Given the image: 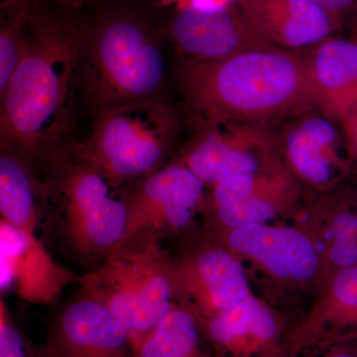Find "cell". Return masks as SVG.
<instances>
[{
    "label": "cell",
    "instance_id": "cell-4",
    "mask_svg": "<svg viewBox=\"0 0 357 357\" xmlns=\"http://www.w3.org/2000/svg\"><path fill=\"white\" fill-rule=\"evenodd\" d=\"M46 164V217L53 222L65 250L77 261L96 267L126 236L128 189L77 159L68 146L56 152Z\"/></svg>",
    "mask_w": 357,
    "mask_h": 357
},
{
    "label": "cell",
    "instance_id": "cell-28",
    "mask_svg": "<svg viewBox=\"0 0 357 357\" xmlns=\"http://www.w3.org/2000/svg\"><path fill=\"white\" fill-rule=\"evenodd\" d=\"M234 1L236 0H189L185 7H195V8L199 9H218L234 4Z\"/></svg>",
    "mask_w": 357,
    "mask_h": 357
},
{
    "label": "cell",
    "instance_id": "cell-16",
    "mask_svg": "<svg viewBox=\"0 0 357 357\" xmlns=\"http://www.w3.org/2000/svg\"><path fill=\"white\" fill-rule=\"evenodd\" d=\"M32 164L1 147L0 154V215L14 227L36 234L46 217L49 187L35 174Z\"/></svg>",
    "mask_w": 357,
    "mask_h": 357
},
{
    "label": "cell",
    "instance_id": "cell-5",
    "mask_svg": "<svg viewBox=\"0 0 357 357\" xmlns=\"http://www.w3.org/2000/svg\"><path fill=\"white\" fill-rule=\"evenodd\" d=\"M174 270L160 236L141 231L122 239L102 261L79 276V296L107 307L133 340L146 335L174 305Z\"/></svg>",
    "mask_w": 357,
    "mask_h": 357
},
{
    "label": "cell",
    "instance_id": "cell-17",
    "mask_svg": "<svg viewBox=\"0 0 357 357\" xmlns=\"http://www.w3.org/2000/svg\"><path fill=\"white\" fill-rule=\"evenodd\" d=\"M194 274L204 299L218 312L236 307L249 298L243 267L222 249L202 252L195 262Z\"/></svg>",
    "mask_w": 357,
    "mask_h": 357
},
{
    "label": "cell",
    "instance_id": "cell-26",
    "mask_svg": "<svg viewBox=\"0 0 357 357\" xmlns=\"http://www.w3.org/2000/svg\"><path fill=\"white\" fill-rule=\"evenodd\" d=\"M36 3L44 4L46 1H54L58 4L60 9L74 13L75 11L83 9L86 6H100L107 0H34Z\"/></svg>",
    "mask_w": 357,
    "mask_h": 357
},
{
    "label": "cell",
    "instance_id": "cell-6",
    "mask_svg": "<svg viewBox=\"0 0 357 357\" xmlns=\"http://www.w3.org/2000/svg\"><path fill=\"white\" fill-rule=\"evenodd\" d=\"M177 130L176 112L161 100L126 103L96 114L88 139L70 152L126 187L163 168Z\"/></svg>",
    "mask_w": 357,
    "mask_h": 357
},
{
    "label": "cell",
    "instance_id": "cell-18",
    "mask_svg": "<svg viewBox=\"0 0 357 357\" xmlns=\"http://www.w3.org/2000/svg\"><path fill=\"white\" fill-rule=\"evenodd\" d=\"M218 220L229 227L266 222L276 213L274 204L259 195L255 175L234 176L213 185Z\"/></svg>",
    "mask_w": 357,
    "mask_h": 357
},
{
    "label": "cell",
    "instance_id": "cell-19",
    "mask_svg": "<svg viewBox=\"0 0 357 357\" xmlns=\"http://www.w3.org/2000/svg\"><path fill=\"white\" fill-rule=\"evenodd\" d=\"M198 338L192 314L173 306L150 332L133 340L134 357H192Z\"/></svg>",
    "mask_w": 357,
    "mask_h": 357
},
{
    "label": "cell",
    "instance_id": "cell-10",
    "mask_svg": "<svg viewBox=\"0 0 357 357\" xmlns=\"http://www.w3.org/2000/svg\"><path fill=\"white\" fill-rule=\"evenodd\" d=\"M0 288L35 305H55L79 276L56 261L36 234L0 218Z\"/></svg>",
    "mask_w": 357,
    "mask_h": 357
},
{
    "label": "cell",
    "instance_id": "cell-1",
    "mask_svg": "<svg viewBox=\"0 0 357 357\" xmlns=\"http://www.w3.org/2000/svg\"><path fill=\"white\" fill-rule=\"evenodd\" d=\"M81 22L73 13L35 6L22 53L1 100V147L33 166L46 163L72 128Z\"/></svg>",
    "mask_w": 357,
    "mask_h": 357
},
{
    "label": "cell",
    "instance_id": "cell-20",
    "mask_svg": "<svg viewBox=\"0 0 357 357\" xmlns=\"http://www.w3.org/2000/svg\"><path fill=\"white\" fill-rule=\"evenodd\" d=\"M208 335L218 344H229L237 338L251 335L262 340L276 335V321L267 307L255 298L218 312L208 324Z\"/></svg>",
    "mask_w": 357,
    "mask_h": 357
},
{
    "label": "cell",
    "instance_id": "cell-21",
    "mask_svg": "<svg viewBox=\"0 0 357 357\" xmlns=\"http://www.w3.org/2000/svg\"><path fill=\"white\" fill-rule=\"evenodd\" d=\"M35 6L2 14L4 20L0 30V96L6 91L20 62L28 21Z\"/></svg>",
    "mask_w": 357,
    "mask_h": 357
},
{
    "label": "cell",
    "instance_id": "cell-22",
    "mask_svg": "<svg viewBox=\"0 0 357 357\" xmlns=\"http://www.w3.org/2000/svg\"><path fill=\"white\" fill-rule=\"evenodd\" d=\"M0 357H45L21 331L3 300L0 301Z\"/></svg>",
    "mask_w": 357,
    "mask_h": 357
},
{
    "label": "cell",
    "instance_id": "cell-2",
    "mask_svg": "<svg viewBox=\"0 0 357 357\" xmlns=\"http://www.w3.org/2000/svg\"><path fill=\"white\" fill-rule=\"evenodd\" d=\"M176 77L199 122H265L321 109L302 52L258 49L217 61L184 57Z\"/></svg>",
    "mask_w": 357,
    "mask_h": 357
},
{
    "label": "cell",
    "instance_id": "cell-14",
    "mask_svg": "<svg viewBox=\"0 0 357 357\" xmlns=\"http://www.w3.org/2000/svg\"><path fill=\"white\" fill-rule=\"evenodd\" d=\"M229 241L232 248L252 256L281 278L292 276L296 280H307L318 266L314 246L296 229L255 223L232 230Z\"/></svg>",
    "mask_w": 357,
    "mask_h": 357
},
{
    "label": "cell",
    "instance_id": "cell-12",
    "mask_svg": "<svg viewBox=\"0 0 357 357\" xmlns=\"http://www.w3.org/2000/svg\"><path fill=\"white\" fill-rule=\"evenodd\" d=\"M248 24L277 48L302 52L332 37L340 18L314 0H236Z\"/></svg>",
    "mask_w": 357,
    "mask_h": 357
},
{
    "label": "cell",
    "instance_id": "cell-9",
    "mask_svg": "<svg viewBox=\"0 0 357 357\" xmlns=\"http://www.w3.org/2000/svg\"><path fill=\"white\" fill-rule=\"evenodd\" d=\"M45 357H134L133 338L105 306L79 296L47 324Z\"/></svg>",
    "mask_w": 357,
    "mask_h": 357
},
{
    "label": "cell",
    "instance_id": "cell-13",
    "mask_svg": "<svg viewBox=\"0 0 357 357\" xmlns=\"http://www.w3.org/2000/svg\"><path fill=\"white\" fill-rule=\"evenodd\" d=\"M274 130L277 146L301 177L316 185L330 182L337 149L347 139L335 117L321 109H310L283 119Z\"/></svg>",
    "mask_w": 357,
    "mask_h": 357
},
{
    "label": "cell",
    "instance_id": "cell-27",
    "mask_svg": "<svg viewBox=\"0 0 357 357\" xmlns=\"http://www.w3.org/2000/svg\"><path fill=\"white\" fill-rule=\"evenodd\" d=\"M314 1L340 18L342 14L347 13L354 7L357 0H314Z\"/></svg>",
    "mask_w": 357,
    "mask_h": 357
},
{
    "label": "cell",
    "instance_id": "cell-15",
    "mask_svg": "<svg viewBox=\"0 0 357 357\" xmlns=\"http://www.w3.org/2000/svg\"><path fill=\"white\" fill-rule=\"evenodd\" d=\"M302 54L321 109L337 119L357 102V41L328 37Z\"/></svg>",
    "mask_w": 357,
    "mask_h": 357
},
{
    "label": "cell",
    "instance_id": "cell-24",
    "mask_svg": "<svg viewBox=\"0 0 357 357\" xmlns=\"http://www.w3.org/2000/svg\"><path fill=\"white\" fill-rule=\"evenodd\" d=\"M333 293L340 302L357 309V267L345 268L337 274Z\"/></svg>",
    "mask_w": 357,
    "mask_h": 357
},
{
    "label": "cell",
    "instance_id": "cell-29",
    "mask_svg": "<svg viewBox=\"0 0 357 357\" xmlns=\"http://www.w3.org/2000/svg\"><path fill=\"white\" fill-rule=\"evenodd\" d=\"M335 357H354L351 354H347V352H342V354H338Z\"/></svg>",
    "mask_w": 357,
    "mask_h": 357
},
{
    "label": "cell",
    "instance_id": "cell-7",
    "mask_svg": "<svg viewBox=\"0 0 357 357\" xmlns=\"http://www.w3.org/2000/svg\"><path fill=\"white\" fill-rule=\"evenodd\" d=\"M277 146L274 128L265 122H201L184 164L204 184L255 175L262 154Z\"/></svg>",
    "mask_w": 357,
    "mask_h": 357
},
{
    "label": "cell",
    "instance_id": "cell-11",
    "mask_svg": "<svg viewBox=\"0 0 357 357\" xmlns=\"http://www.w3.org/2000/svg\"><path fill=\"white\" fill-rule=\"evenodd\" d=\"M168 34L184 57L198 61L222 60L243 52L277 48L251 29L236 3L218 9H178Z\"/></svg>",
    "mask_w": 357,
    "mask_h": 357
},
{
    "label": "cell",
    "instance_id": "cell-8",
    "mask_svg": "<svg viewBox=\"0 0 357 357\" xmlns=\"http://www.w3.org/2000/svg\"><path fill=\"white\" fill-rule=\"evenodd\" d=\"M204 183L184 163L163 167L126 190L128 227L123 239L141 231L161 236L184 229L204 197Z\"/></svg>",
    "mask_w": 357,
    "mask_h": 357
},
{
    "label": "cell",
    "instance_id": "cell-3",
    "mask_svg": "<svg viewBox=\"0 0 357 357\" xmlns=\"http://www.w3.org/2000/svg\"><path fill=\"white\" fill-rule=\"evenodd\" d=\"M165 81L160 35L146 15L112 7L81 22L76 89L96 114L159 100Z\"/></svg>",
    "mask_w": 357,
    "mask_h": 357
},
{
    "label": "cell",
    "instance_id": "cell-23",
    "mask_svg": "<svg viewBox=\"0 0 357 357\" xmlns=\"http://www.w3.org/2000/svg\"><path fill=\"white\" fill-rule=\"evenodd\" d=\"M335 246L331 258L340 267H354L357 263V217L349 213L338 215L333 222Z\"/></svg>",
    "mask_w": 357,
    "mask_h": 357
},
{
    "label": "cell",
    "instance_id": "cell-25",
    "mask_svg": "<svg viewBox=\"0 0 357 357\" xmlns=\"http://www.w3.org/2000/svg\"><path fill=\"white\" fill-rule=\"evenodd\" d=\"M349 146L357 157V102L337 117Z\"/></svg>",
    "mask_w": 357,
    "mask_h": 357
}]
</instances>
